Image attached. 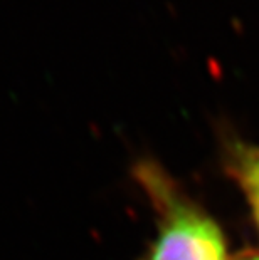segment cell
I'll return each instance as SVG.
<instances>
[{"label":"cell","instance_id":"1","mask_svg":"<svg viewBox=\"0 0 259 260\" xmlns=\"http://www.w3.org/2000/svg\"><path fill=\"white\" fill-rule=\"evenodd\" d=\"M133 178L152 205L157 229L141 260H229L222 226L158 161H136Z\"/></svg>","mask_w":259,"mask_h":260},{"label":"cell","instance_id":"2","mask_svg":"<svg viewBox=\"0 0 259 260\" xmlns=\"http://www.w3.org/2000/svg\"><path fill=\"white\" fill-rule=\"evenodd\" d=\"M219 156L224 173L241 190L259 235V145L234 129H219Z\"/></svg>","mask_w":259,"mask_h":260},{"label":"cell","instance_id":"3","mask_svg":"<svg viewBox=\"0 0 259 260\" xmlns=\"http://www.w3.org/2000/svg\"><path fill=\"white\" fill-rule=\"evenodd\" d=\"M234 260H259V250H246Z\"/></svg>","mask_w":259,"mask_h":260}]
</instances>
